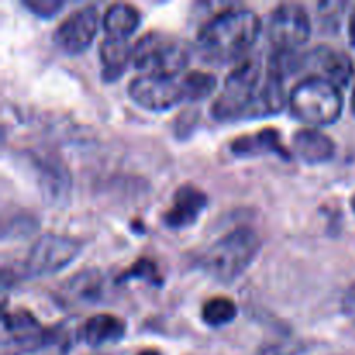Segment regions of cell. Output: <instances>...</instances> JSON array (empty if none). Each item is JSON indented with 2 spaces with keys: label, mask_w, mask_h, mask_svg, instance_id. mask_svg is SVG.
Here are the masks:
<instances>
[{
  "label": "cell",
  "mask_w": 355,
  "mask_h": 355,
  "mask_svg": "<svg viewBox=\"0 0 355 355\" xmlns=\"http://www.w3.org/2000/svg\"><path fill=\"white\" fill-rule=\"evenodd\" d=\"M127 331V322L113 314H96L85 321L82 338L90 347H103L106 343L120 342Z\"/></svg>",
  "instance_id": "obj_18"
},
{
  "label": "cell",
  "mask_w": 355,
  "mask_h": 355,
  "mask_svg": "<svg viewBox=\"0 0 355 355\" xmlns=\"http://www.w3.org/2000/svg\"><path fill=\"white\" fill-rule=\"evenodd\" d=\"M184 101H201L217 89V76L208 71H189L180 78Z\"/></svg>",
  "instance_id": "obj_21"
},
{
  "label": "cell",
  "mask_w": 355,
  "mask_h": 355,
  "mask_svg": "<svg viewBox=\"0 0 355 355\" xmlns=\"http://www.w3.org/2000/svg\"><path fill=\"white\" fill-rule=\"evenodd\" d=\"M231 151L234 156L241 158H252L259 155H277L284 159H290L291 155L284 148L281 135L276 128L267 127L260 130L252 132V134L239 135L231 142Z\"/></svg>",
  "instance_id": "obj_14"
},
{
  "label": "cell",
  "mask_w": 355,
  "mask_h": 355,
  "mask_svg": "<svg viewBox=\"0 0 355 355\" xmlns=\"http://www.w3.org/2000/svg\"><path fill=\"white\" fill-rule=\"evenodd\" d=\"M26 163L35 172L38 189L42 191L44 196H47L49 201L55 203L68 194L71 179H69L66 166L62 163H58V158H47L40 153L28 151Z\"/></svg>",
  "instance_id": "obj_11"
},
{
  "label": "cell",
  "mask_w": 355,
  "mask_h": 355,
  "mask_svg": "<svg viewBox=\"0 0 355 355\" xmlns=\"http://www.w3.org/2000/svg\"><path fill=\"white\" fill-rule=\"evenodd\" d=\"M128 96L137 106L149 111H165L184 101L180 80L156 75H139L130 80Z\"/></svg>",
  "instance_id": "obj_9"
},
{
  "label": "cell",
  "mask_w": 355,
  "mask_h": 355,
  "mask_svg": "<svg viewBox=\"0 0 355 355\" xmlns=\"http://www.w3.org/2000/svg\"><path fill=\"white\" fill-rule=\"evenodd\" d=\"M82 246V241L71 236L42 234L35 239L24 259V276L45 277L59 272L80 255Z\"/></svg>",
  "instance_id": "obj_6"
},
{
  "label": "cell",
  "mask_w": 355,
  "mask_h": 355,
  "mask_svg": "<svg viewBox=\"0 0 355 355\" xmlns=\"http://www.w3.org/2000/svg\"><path fill=\"white\" fill-rule=\"evenodd\" d=\"M99 59L103 64V78L114 82L125 73L127 66L134 62V47L127 38L104 37L99 44Z\"/></svg>",
  "instance_id": "obj_17"
},
{
  "label": "cell",
  "mask_w": 355,
  "mask_h": 355,
  "mask_svg": "<svg viewBox=\"0 0 355 355\" xmlns=\"http://www.w3.org/2000/svg\"><path fill=\"white\" fill-rule=\"evenodd\" d=\"M291 113L314 128L331 125L342 116L343 97L336 85L319 76H305L288 96Z\"/></svg>",
  "instance_id": "obj_4"
},
{
  "label": "cell",
  "mask_w": 355,
  "mask_h": 355,
  "mask_svg": "<svg viewBox=\"0 0 355 355\" xmlns=\"http://www.w3.org/2000/svg\"><path fill=\"white\" fill-rule=\"evenodd\" d=\"M3 329L9 333L14 345L23 350H35L45 347L54 335L51 329H45L38 319L26 309H16L3 314Z\"/></svg>",
  "instance_id": "obj_13"
},
{
  "label": "cell",
  "mask_w": 355,
  "mask_h": 355,
  "mask_svg": "<svg viewBox=\"0 0 355 355\" xmlns=\"http://www.w3.org/2000/svg\"><path fill=\"white\" fill-rule=\"evenodd\" d=\"M260 246V236L252 227H236L211 243L198 257L196 266L218 283H232L252 266Z\"/></svg>",
  "instance_id": "obj_2"
},
{
  "label": "cell",
  "mask_w": 355,
  "mask_h": 355,
  "mask_svg": "<svg viewBox=\"0 0 355 355\" xmlns=\"http://www.w3.org/2000/svg\"><path fill=\"white\" fill-rule=\"evenodd\" d=\"M291 141H293L295 155L311 165L329 162L335 156V142L319 128H298Z\"/></svg>",
  "instance_id": "obj_15"
},
{
  "label": "cell",
  "mask_w": 355,
  "mask_h": 355,
  "mask_svg": "<svg viewBox=\"0 0 355 355\" xmlns=\"http://www.w3.org/2000/svg\"><path fill=\"white\" fill-rule=\"evenodd\" d=\"M350 104H352V111H354V114H355V89H354V92H352V101H350Z\"/></svg>",
  "instance_id": "obj_28"
},
{
  "label": "cell",
  "mask_w": 355,
  "mask_h": 355,
  "mask_svg": "<svg viewBox=\"0 0 355 355\" xmlns=\"http://www.w3.org/2000/svg\"><path fill=\"white\" fill-rule=\"evenodd\" d=\"M61 295L66 304H96L104 295V276L97 269L80 270L62 284Z\"/></svg>",
  "instance_id": "obj_16"
},
{
  "label": "cell",
  "mask_w": 355,
  "mask_h": 355,
  "mask_svg": "<svg viewBox=\"0 0 355 355\" xmlns=\"http://www.w3.org/2000/svg\"><path fill=\"white\" fill-rule=\"evenodd\" d=\"M349 37H350V42L355 45V6L349 17Z\"/></svg>",
  "instance_id": "obj_26"
},
{
  "label": "cell",
  "mask_w": 355,
  "mask_h": 355,
  "mask_svg": "<svg viewBox=\"0 0 355 355\" xmlns=\"http://www.w3.org/2000/svg\"><path fill=\"white\" fill-rule=\"evenodd\" d=\"M208 205V196L194 184H182L173 194L172 205L163 214V224L170 229H186L196 224Z\"/></svg>",
  "instance_id": "obj_12"
},
{
  "label": "cell",
  "mask_w": 355,
  "mask_h": 355,
  "mask_svg": "<svg viewBox=\"0 0 355 355\" xmlns=\"http://www.w3.org/2000/svg\"><path fill=\"white\" fill-rule=\"evenodd\" d=\"M236 314H238L236 302L232 298L224 297V295L207 300L201 309V318H203L205 324L211 326V328L229 324V322L234 321Z\"/></svg>",
  "instance_id": "obj_20"
},
{
  "label": "cell",
  "mask_w": 355,
  "mask_h": 355,
  "mask_svg": "<svg viewBox=\"0 0 355 355\" xmlns=\"http://www.w3.org/2000/svg\"><path fill=\"white\" fill-rule=\"evenodd\" d=\"M128 279H144L151 284L163 283V277L162 274H159L158 266H156L151 259H146V257L135 260L127 270H123V272L116 277V283H123V281Z\"/></svg>",
  "instance_id": "obj_22"
},
{
  "label": "cell",
  "mask_w": 355,
  "mask_h": 355,
  "mask_svg": "<svg viewBox=\"0 0 355 355\" xmlns=\"http://www.w3.org/2000/svg\"><path fill=\"white\" fill-rule=\"evenodd\" d=\"M311 16L300 3H279L267 23V37L274 51L295 52L311 38Z\"/></svg>",
  "instance_id": "obj_7"
},
{
  "label": "cell",
  "mask_w": 355,
  "mask_h": 355,
  "mask_svg": "<svg viewBox=\"0 0 355 355\" xmlns=\"http://www.w3.org/2000/svg\"><path fill=\"white\" fill-rule=\"evenodd\" d=\"M23 6L30 12H33L35 16L49 19V17L55 16L64 7V2L62 0H24Z\"/></svg>",
  "instance_id": "obj_23"
},
{
  "label": "cell",
  "mask_w": 355,
  "mask_h": 355,
  "mask_svg": "<svg viewBox=\"0 0 355 355\" xmlns=\"http://www.w3.org/2000/svg\"><path fill=\"white\" fill-rule=\"evenodd\" d=\"M99 28V9L97 6H83L73 10L59 23L54 31V44L64 54L76 55L87 51L94 42Z\"/></svg>",
  "instance_id": "obj_8"
},
{
  "label": "cell",
  "mask_w": 355,
  "mask_h": 355,
  "mask_svg": "<svg viewBox=\"0 0 355 355\" xmlns=\"http://www.w3.org/2000/svg\"><path fill=\"white\" fill-rule=\"evenodd\" d=\"M141 23V10L132 3H113L103 17V26L110 37L127 38Z\"/></svg>",
  "instance_id": "obj_19"
},
{
  "label": "cell",
  "mask_w": 355,
  "mask_h": 355,
  "mask_svg": "<svg viewBox=\"0 0 355 355\" xmlns=\"http://www.w3.org/2000/svg\"><path fill=\"white\" fill-rule=\"evenodd\" d=\"M189 64V49L163 31H148L134 45V66L144 75L177 78Z\"/></svg>",
  "instance_id": "obj_5"
},
{
  "label": "cell",
  "mask_w": 355,
  "mask_h": 355,
  "mask_svg": "<svg viewBox=\"0 0 355 355\" xmlns=\"http://www.w3.org/2000/svg\"><path fill=\"white\" fill-rule=\"evenodd\" d=\"M342 311L343 314L349 315L350 319H354L355 321V283L350 284V286L347 288L345 293H343Z\"/></svg>",
  "instance_id": "obj_24"
},
{
  "label": "cell",
  "mask_w": 355,
  "mask_h": 355,
  "mask_svg": "<svg viewBox=\"0 0 355 355\" xmlns=\"http://www.w3.org/2000/svg\"><path fill=\"white\" fill-rule=\"evenodd\" d=\"M350 205H352V210L355 211V194L352 196V200H350Z\"/></svg>",
  "instance_id": "obj_29"
},
{
  "label": "cell",
  "mask_w": 355,
  "mask_h": 355,
  "mask_svg": "<svg viewBox=\"0 0 355 355\" xmlns=\"http://www.w3.org/2000/svg\"><path fill=\"white\" fill-rule=\"evenodd\" d=\"M137 355H162V352L156 349H146V350H142V352H139Z\"/></svg>",
  "instance_id": "obj_27"
},
{
  "label": "cell",
  "mask_w": 355,
  "mask_h": 355,
  "mask_svg": "<svg viewBox=\"0 0 355 355\" xmlns=\"http://www.w3.org/2000/svg\"><path fill=\"white\" fill-rule=\"evenodd\" d=\"M263 78V66L259 58H245L239 61L227 75L224 90L211 106L215 120L234 121L259 118V94Z\"/></svg>",
  "instance_id": "obj_3"
},
{
  "label": "cell",
  "mask_w": 355,
  "mask_h": 355,
  "mask_svg": "<svg viewBox=\"0 0 355 355\" xmlns=\"http://www.w3.org/2000/svg\"><path fill=\"white\" fill-rule=\"evenodd\" d=\"M302 69L311 71L307 76H319L336 87L347 85L355 73L350 55L329 45H319L302 54Z\"/></svg>",
  "instance_id": "obj_10"
},
{
  "label": "cell",
  "mask_w": 355,
  "mask_h": 355,
  "mask_svg": "<svg viewBox=\"0 0 355 355\" xmlns=\"http://www.w3.org/2000/svg\"><path fill=\"white\" fill-rule=\"evenodd\" d=\"M262 31L259 14L246 7H231L211 16L198 31L196 49L210 62H227L252 49Z\"/></svg>",
  "instance_id": "obj_1"
},
{
  "label": "cell",
  "mask_w": 355,
  "mask_h": 355,
  "mask_svg": "<svg viewBox=\"0 0 355 355\" xmlns=\"http://www.w3.org/2000/svg\"><path fill=\"white\" fill-rule=\"evenodd\" d=\"M259 355H297V349L293 345H269L260 349Z\"/></svg>",
  "instance_id": "obj_25"
}]
</instances>
